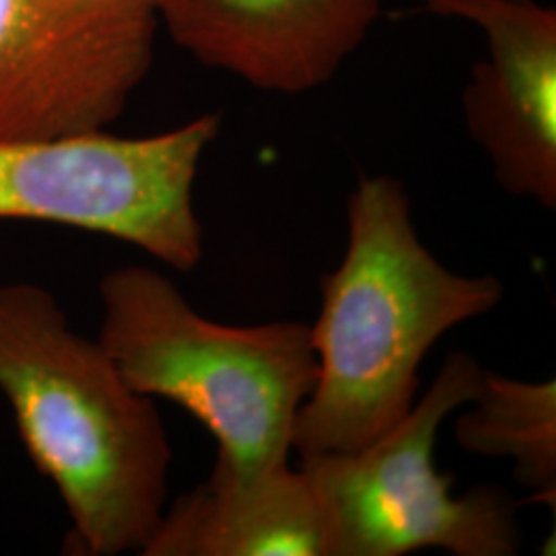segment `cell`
<instances>
[{"mask_svg":"<svg viewBox=\"0 0 556 556\" xmlns=\"http://www.w3.org/2000/svg\"><path fill=\"white\" fill-rule=\"evenodd\" d=\"M346 227L309 326L318 379L293 429L301 459L353 454L386 435L417 402L418 369L439 338L503 299L497 277L457 275L431 254L396 178L358 179Z\"/></svg>","mask_w":556,"mask_h":556,"instance_id":"cell-1","label":"cell"},{"mask_svg":"<svg viewBox=\"0 0 556 556\" xmlns=\"http://www.w3.org/2000/svg\"><path fill=\"white\" fill-rule=\"evenodd\" d=\"M0 394L27 456L59 491L68 548L140 555L167 507L165 425L155 400L36 282L0 285Z\"/></svg>","mask_w":556,"mask_h":556,"instance_id":"cell-2","label":"cell"},{"mask_svg":"<svg viewBox=\"0 0 556 556\" xmlns=\"http://www.w3.org/2000/svg\"><path fill=\"white\" fill-rule=\"evenodd\" d=\"M172 38L204 66L260 91L299 96L340 71L381 0H153Z\"/></svg>","mask_w":556,"mask_h":556,"instance_id":"cell-8","label":"cell"},{"mask_svg":"<svg viewBox=\"0 0 556 556\" xmlns=\"http://www.w3.org/2000/svg\"><path fill=\"white\" fill-rule=\"evenodd\" d=\"M153 0H0V140L105 130L147 77Z\"/></svg>","mask_w":556,"mask_h":556,"instance_id":"cell-6","label":"cell"},{"mask_svg":"<svg viewBox=\"0 0 556 556\" xmlns=\"http://www.w3.org/2000/svg\"><path fill=\"white\" fill-rule=\"evenodd\" d=\"M142 556H328L314 484L289 464L243 480L208 477L165 507Z\"/></svg>","mask_w":556,"mask_h":556,"instance_id":"cell-9","label":"cell"},{"mask_svg":"<svg viewBox=\"0 0 556 556\" xmlns=\"http://www.w3.org/2000/svg\"><path fill=\"white\" fill-rule=\"evenodd\" d=\"M100 298L98 340L124 379L178 404L217 439L211 477L243 480L289 464L299 410L318 379L307 324H217L147 266L110 270Z\"/></svg>","mask_w":556,"mask_h":556,"instance_id":"cell-3","label":"cell"},{"mask_svg":"<svg viewBox=\"0 0 556 556\" xmlns=\"http://www.w3.org/2000/svg\"><path fill=\"white\" fill-rule=\"evenodd\" d=\"M482 371L470 353L454 351L427 394L386 435L353 454L301 459L326 521L328 556L519 553L516 498L497 484L454 495V478L435 466L439 429L472 402Z\"/></svg>","mask_w":556,"mask_h":556,"instance_id":"cell-4","label":"cell"},{"mask_svg":"<svg viewBox=\"0 0 556 556\" xmlns=\"http://www.w3.org/2000/svg\"><path fill=\"white\" fill-rule=\"evenodd\" d=\"M472 408L456 418V441L468 454L514 462V477L555 509L556 381L482 371Z\"/></svg>","mask_w":556,"mask_h":556,"instance_id":"cell-10","label":"cell"},{"mask_svg":"<svg viewBox=\"0 0 556 556\" xmlns=\"http://www.w3.org/2000/svg\"><path fill=\"white\" fill-rule=\"evenodd\" d=\"M219 132V114H204L137 139L101 130L68 139L0 140V220L108 236L174 270H194L204 254L194 181Z\"/></svg>","mask_w":556,"mask_h":556,"instance_id":"cell-5","label":"cell"},{"mask_svg":"<svg viewBox=\"0 0 556 556\" xmlns=\"http://www.w3.org/2000/svg\"><path fill=\"white\" fill-rule=\"evenodd\" d=\"M425 11L475 25L486 59L462 105L498 186L556 208V13L536 0H425Z\"/></svg>","mask_w":556,"mask_h":556,"instance_id":"cell-7","label":"cell"}]
</instances>
